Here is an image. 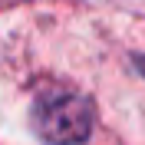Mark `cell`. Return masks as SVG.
<instances>
[{"label":"cell","instance_id":"obj_1","mask_svg":"<svg viewBox=\"0 0 145 145\" xmlns=\"http://www.w3.org/2000/svg\"><path fill=\"white\" fill-rule=\"evenodd\" d=\"M33 132L46 145H79L92 132V106L72 89H43L33 102Z\"/></svg>","mask_w":145,"mask_h":145}]
</instances>
